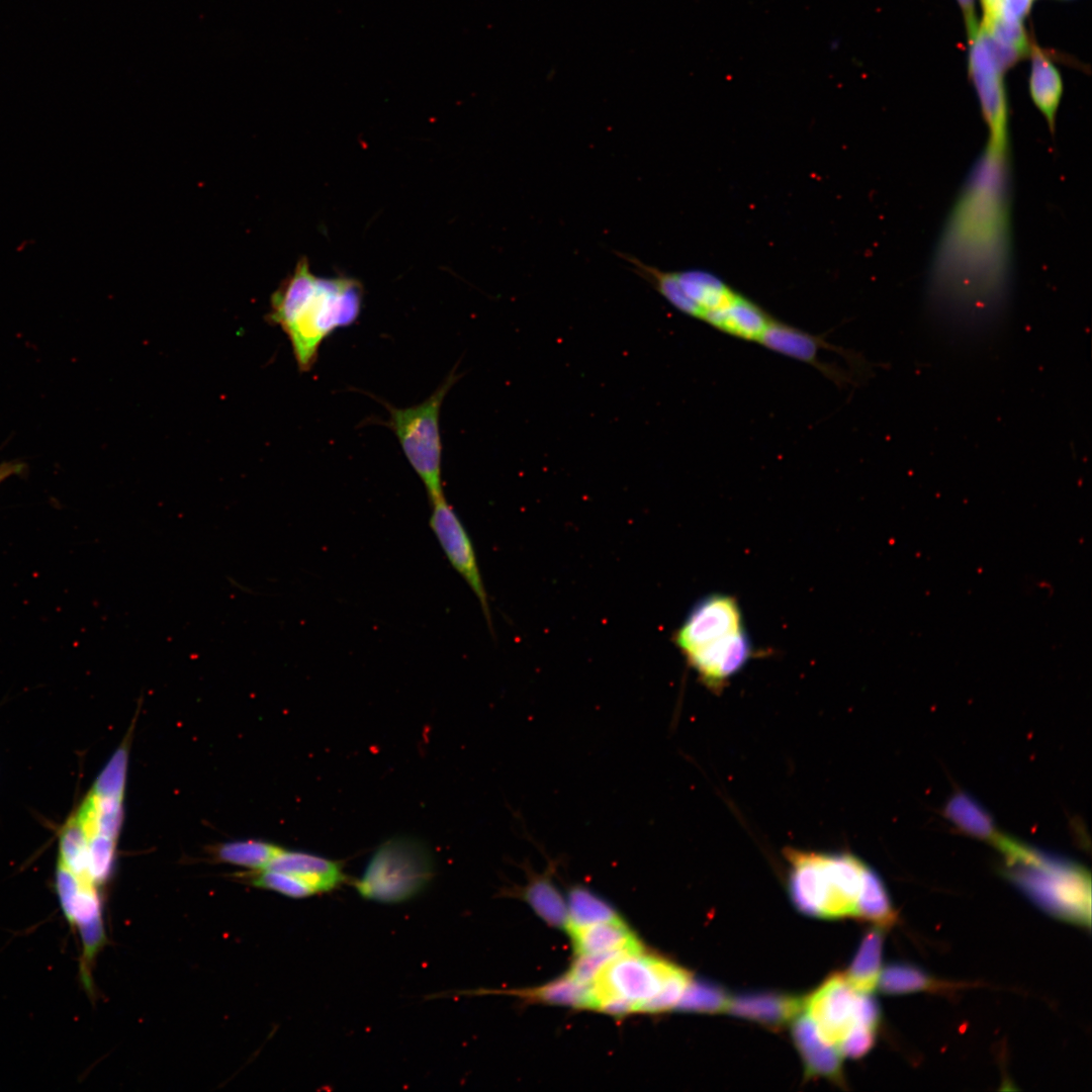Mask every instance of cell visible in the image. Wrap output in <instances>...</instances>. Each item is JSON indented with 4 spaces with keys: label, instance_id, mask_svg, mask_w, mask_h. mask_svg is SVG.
<instances>
[{
    "label": "cell",
    "instance_id": "cell-1",
    "mask_svg": "<svg viewBox=\"0 0 1092 1092\" xmlns=\"http://www.w3.org/2000/svg\"><path fill=\"white\" fill-rule=\"evenodd\" d=\"M1009 267V186L970 175L933 262L929 298L936 316L967 334L992 327L1004 307Z\"/></svg>",
    "mask_w": 1092,
    "mask_h": 1092
},
{
    "label": "cell",
    "instance_id": "cell-2",
    "mask_svg": "<svg viewBox=\"0 0 1092 1092\" xmlns=\"http://www.w3.org/2000/svg\"><path fill=\"white\" fill-rule=\"evenodd\" d=\"M362 302L359 281L318 277L310 271L307 259H301L272 294L266 320L286 334L299 371L307 372L324 340L358 320Z\"/></svg>",
    "mask_w": 1092,
    "mask_h": 1092
},
{
    "label": "cell",
    "instance_id": "cell-3",
    "mask_svg": "<svg viewBox=\"0 0 1092 1092\" xmlns=\"http://www.w3.org/2000/svg\"><path fill=\"white\" fill-rule=\"evenodd\" d=\"M994 840L1010 880L1035 904L1061 919L1090 924L1091 884L1083 868L1004 836Z\"/></svg>",
    "mask_w": 1092,
    "mask_h": 1092
},
{
    "label": "cell",
    "instance_id": "cell-4",
    "mask_svg": "<svg viewBox=\"0 0 1092 1092\" xmlns=\"http://www.w3.org/2000/svg\"><path fill=\"white\" fill-rule=\"evenodd\" d=\"M789 891L804 914L824 918L855 915L867 866L849 853L789 849Z\"/></svg>",
    "mask_w": 1092,
    "mask_h": 1092
},
{
    "label": "cell",
    "instance_id": "cell-5",
    "mask_svg": "<svg viewBox=\"0 0 1092 1092\" xmlns=\"http://www.w3.org/2000/svg\"><path fill=\"white\" fill-rule=\"evenodd\" d=\"M434 875V858L424 842L394 836L376 848L354 886L363 899L397 904L421 894Z\"/></svg>",
    "mask_w": 1092,
    "mask_h": 1092
},
{
    "label": "cell",
    "instance_id": "cell-6",
    "mask_svg": "<svg viewBox=\"0 0 1092 1092\" xmlns=\"http://www.w3.org/2000/svg\"><path fill=\"white\" fill-rule=\"evenodd\" d=\"M457 377L451 373L424 401L407 407L387 405L388 426L408 463L423 481L430 502L444 497L441 475L440 410Z\"/></svg>",
    "mask_w": 1092,
    "mask_h": 1092
},
{
    "label": "cell",
    "instance_id": "cell-7",
    "mask_svg": "<svg viewBox=\"0 0 1092 1092\" xmlns=\"http://www.w3.org/2000/svg\"><path fill=\"white\" fill-rule=\"evenodd\" d=\"M678 969L670 962L646 954L642 948L623 952L607 963L593 981V1009L605 1000L618 999L633 1012L644 1011Z\"/></svg>",
    "mask_w": 1092,
    "mask_h": 1092
},
{
    "label": "cell",
    "instance_id": "cell-8",
    "mask_svg": "<svg viewBox=\"0 0 1092 1092\" xmlns=\"http://www.w3.org/2000/svg\"><path fill=\"white\" fill-rule=\"evenodd\" d=\"M860 994L844 975L835 974L804 1000L807 1015L826 1042L838 1048L855 1026L862 1025L858 1016Z\"/></svg>",
    "mask_w": 1092,
    "mask_h": 1092
},
{
    "label": "cell",
    "instance_id": "cell-9",
    "mask_svg": "<svg viewBox=\"0 0 1092 1092\" xmlns=\"http://www.w3.org/2000/svg\"><path fill=\"white\" fill-rule=\"evenodd\" d=\"M431 506L430 527L451 565L478 599L487 625L492 630L488 599L469 534L445 496L431 503Z\"/></svg>",
    "mask_w": 1092,
    "mask_h": 1092
},
{
    "label": "cell",
    "instance_id": "cell-10",
    "mask_svg": "<svg viewBox=\"0 0 1092 1092\" xmlns=\"http://www.w3.org/2000/svg\"><path fill=\"white\" fill-rule=\"evenodd\" d=\"M743 627L740 607L728 595H710L696 604L673 635V642L687 654Z\"/></svg>",
    "mask_w": 1092,
    "mask_h": 1092
},
{
    "label": "cell",
    "instance_id": "cell-11",
    "mask_svg": "<svg viewBox=\"0 0 1092 1092\" xmlns=\"http://www.w3.org/2000/svg\"><path fill=\"white\" fill-rule=\"evenodd\" d=\"M968 39L969 74L990 132L1007 131L1008 106L1003 79L1006 70L995 57L980 26Z\"/></svg>",
    "mask_w": 1092,
    "mask_h": 1092
},
{
    "label": "cell",
    "instance_id": "cell-12",
    "mask_svg": "<svg viewBox=\"0 0 1092 1092\" xmlns=\"http://www.w3.org/2000/svg\"><path fill=\"white\" fill-rule=\"evenodd\" d=\"M753 654L751 641L744 628L715 640L687 654L688 663L704 685L719 691Z\"/></svg>",
    "mask_w": 1092,
    "mask_h": 1092
},
{
    "label": "cell",
    "instance_id": "cell-13",
    "mask_svg": "<svg viewBox=\"0 0 1092 1092\" xmlns=\"http://www.w3.org/2000/svg\"><path fill=\"white\" fill-rule=\"evenodd\" d=\"M56 890L67 921L79 934L104 927L97 886L57 861Z\"/></svg>",
    "mask_w": 1092,
    "mask_h": 1092
},
{
    "label": "cell",
    "instance_id": "cell-14",
    "mask_svg": "<svg viewBox=\"0 0 1092 1092\" xmlns=\"http://www.w3.org/2000/svg\"><path fill=\"white\" fill-rule=\"evenodd\" d=\"M758 343L771 351L813 365L836 383L841 384L843 381H847L842 372L830 365L819 362L817 353L820 349H829L842 354L844 357L850 359L852 357L848 352L840 348H834L818 336H813L774 317Z\"/></svg>",
    "mask_w": 1092,
    "mask_h": 1092
},
{
    "label": "cell",
    "instance_id": "cell-15",
    "mask_svg": "<svg viewBox=\"0 0 1092 1092\" xmlns=\"http://www.w3.org/2000/svg\"><path fill=\"white\" fill-rule=\"evenodd\" d=\"M264 870L289 874L302 881L314 894L330 892L346 880L337 861L302 851L282 849Z\"/></svg>",
    "mask_w": 1092,
    "mask_h": 1092
},
{
    "label": "cell",
    "instance_id": "cell-16",
    "mask_svg": "<svg viewBox=\"0 0 1092 1092\" xmlns=\"http://www.w3.org/2000/svg\"><path fill=\"white\" fill-rule=\"evenodd\" d=\"M793 1039L798 1048L808 1076H822L834 1081L841 1079V1055L835 1045L826 1042L808 1015L797 1017L793 1023Z\"/></svg>",
    "mask_w": 1092,
    "mask_h": 1092
},
{
    "label": "cell",
    "instance_id": "cell-17",
    "mask_svg": "<svg viewBox=\"0 0 1092 1092\" xmlns=\"http://www.w3.org/2000/svg\"><path fill=\"white\" fill-rule=\"evenodd\" d=\"M566 929L577 956L642 948L636 935L621 918L584 926H568Z\"/></svg>",
    "mask_w": 1092,
    "mask_h": 1092
},
{
    "label": "cell",
    "instance_id": "cell-18",
    "mask_svg": "<svg viewBox=\"0 0 1092 1092\" xmlns=\"http://www.w3.org/2000/svg\"><path fill=\"white\" fill-rule=\"evenodd\" d=\"M804 1000L776 993H749L730 999L728 1011L768 1027H780L796 1018Z\"/></svg>",
    "mask_w": 1092,
    "mask_h": 1092
},
{
    "label": "cell",
    "instance_id": "cell-19",
    "mask_svg": "<svg viewBox=\"0 0 1092 1092\" xmlns=\"http://www.w3.org/2000/svg\"><path fill=\"white\" fill-rule=\"evenodd\" d=\"M772 320L765 309L739 294L705 323L727 335L758 343Z\"/></svg>",
    "mask_w": 1092,
    "mask_h": 1092
},
{
    "label": "cell",
    "instance_id": "cell-20",
    "mask_svg": "<svg viewBox=\"0 0 1092 1092\" xmlns=\"http://www.w3.org/2000/svg\"><path fill=\"white\" fill-rule=\"evenodd\" d=\"M1029 55V94L1054 133L1056 114L1063 94L1062 77L1051 58L1037 44H1031Z\"/></svg>",
    "mask_w": 1092,
    "mask_h": 1092
},
{
    "label": "cell",
    "instance_id": "cell-21",
    "mask_svg": "<svg viewBox=\"0 0 1092 1092\" xmlns=\"http://www.w3.org/2000/svg\"><path fill=\"white\" fill-rule=\"evenodd\" d=\"M883 932L874 928L863 936L846 975L848 984L859 993H871L877 986L883 949Z\"/></svg>",
    "mask_w": 1092,
    "mask_h": 1092
},
{
    "label": "cell",
    "instance_id": "cell-22",
    "mask_svg": "<svg viewBox=\"0 0 1092 1092\" xmlns=\"http://www.w3.org/2000/svg\"><path fill=\"white\" fill-rule=\"evenodd\" d=\"M523 896L545 922L566 928L567 904L548 875L534 876L524 888Z\"/></svg>",
    "mask_w": 1092,
    "mask_h": 1092
},
{
    "label": "cell",
    "instance_id": "cell-23",
    "mask_svg": "<svg viewBox=\"0 0 1092 1092\" xmlns=\"http://www.w3.org/2000/svg\"><path fill=\"white\" fill-rule=\"evenodd\" d=\"M519 995L534 1001L571 1006L594 1007L592 984L579 983L568 975L539 988L520 991Z\"/></svg>",
    "mask_w": 1092,
    "mask_h": 1092
},
{
    "label": "cell",
    "instance_id": "cell-24",
    "mask_svg": "<svg viewBox=\"0 0 1092 1092\" xmlns=\"http://www.w3.org/2000/svg\"><path fill=\"white\" fill-rule=\"evenodd\" d=\"M855 915L881 926L890 925L897 917L883 881L869 867L864 871Z\"/></svg>",
    "mask_w": 1092,
    "mask_h": 1092
},
{
    "label": "cell",
    "instance_id": "cell-25",
    "mask_svg": "<svg viewBox=\"0 0 1092 1092\" xmlns=\"http://www.w3.org/2000/svg\"><path fill=\"white\" fill-rule=\"evenodd\" d=\"M58 847V861L79 878L92 882L88 871V841L75 813L63 825Z\"/></svg>",
    "mask_w": 1092,
    "mask_h": 1092
},
{
    "label": "cell",
    "instance_id": "cell-26",
    "mask_svg": "<svg viewBox=\"0 0 1092 1092\" xmlns=\"http://www.w3.org/2000/svg\"><path fill=\"white\" fill-rule=\"evenodd\" d=\"M946 817L963 831L980 838H995L991 817L978 802L966 794L954 795L946 804Z\"/></svg>",
    "mask_w": 1092,
    "mask_h": 1092
},
{
    "label": "cell",
    "instance_id": "cell-27",
    "mask_svg": "<svg viewBox=\"0 0 1092 1092\" xmlns=\"http://www.w3.org/2000/svg\"><path fill=\"white\" fill-rule=\"evenodd\" d=\"M878 982L881 991L890 995L944 988L922 969L901 963L888 966Z\"/></svg>",
    "mask_w": 1092,
    "mask_h": 1092
},
{
    "label": "cell",
    "instance_id": "cell-28",
    "mask_svg": "<svg viewBox=\"0 0 1092 1092\" xmlns=\"http://www.w3.org/2000/svg\"><path fill=\"white\" fill-rule=\"evenodd\" d=\"M568 926H584L620 918L602 898L583 887L573 888L568 895Z\"/></svg>",
    "mask_w": 1092,
    "mask_h": 1092
},
{
    "label": "cell",
    "instance_id": "cell-29",
    "mask_svg": "<svg viewBox=\"0 0 1092 1092\" xmlns=\"http://www.w3.org/2000/svg\"><path fill=\"white\" fill-rule=\"evenodd\" d=\"M283 848L262 841H235L220 845L217 858L229 863L254 870H264Z\"/></svg>",
    "mask_w": 1092,
    "mask_h": 1092
},
{
    "label": "cell",
    "instance_id": "cell-30",
    "mask_svg": "<svg viewBox=\"0 0 1092 1092\" xmlns=\"http://www.w3.org/2000/svg\"><path fill=\"white\" fill-rule=\"evenodd\" d=\"M729 1002L722 987L705 980H691L675 1007L681 1011L713 1013L728 1009Z\"/></svg>",
    "mask_w": 1092,
    "mask_h": 1092
},
{
    "label": "cell",
    "instance_id": "cell-31",
    "mask_svg": "<svg viewBox=\"0 0 1092 1092\" xmlns=\"http://www.w3.org/2000/svg\"><path fill=\"white\" fill-rule=\"evenodd\" d=\"M127 759V747L121 745L99 774L90 791L101 796L123 798Z\"/></svg>",
    "mask_w": 1092,
    "mask_h": 1092
},
{
    "label": "cell",
    "instance_id": "cell-32",
    "mask_svg": "<svg viewBox=\"0 0 1092 1092\" xmlns=\"http://www.w3.org/2000/svg\"><path fill=\"white\" fill-rule=\"evenodd\" d=\"M252 883L257 887L273 890L295 899L314 895V892L299 879L273 870H261L252 880Z\"/></svg>",
    "mask_w": 1092,
    "mask_h": 1092
},
{
    "label": "cell",
    "instance_id": "cell-33",
    "mask_svg": "<svg viewBox=\"0 0 1092 1092\" xmlns=\"http://www.w3.org/2000/svg\"><path fill=\"white\" fill-rule=\"evenodd\" d=\"M623 952L626 951L580 954L572 964V967L567 975L579 983L592 984L600 971L603 969V967L611 960Z\"/></svg>",
    "mask_w": 1092,
    "mask_h": 1092
},
{
    "label": "cell",
    "instance_id": "cell-34",
    "mask_svg": "<svg viewBox=\"0 0 1092 1092\" xmlns=\"http://www.w3.org/2000/svg\"><path fill=\"white\" fill-rule=\"evenodd\" d=\"M876 1029L864 1025L855 1026L839 1044L840 1054L853 1059L866 1055L875 1043Z\"/></svg>",
    "mask_w": 1092,
    "mask_h": 1092
},
{
    "label": "cell",
    "instance_id": "cell-35",
    "mask_svg": "<svg viewBox=\"0 0 1092 1092\" xmlns=\"http://www.w3.org/2000/svg\"><path fill=\"white\" fill-rule=\"evenodd\" d=\"M1032 0H1001V14L1007 18L1022 20L1031 7Z\"/></svg>",
    "mask_w": 1092,
    "mask_h": 1092
},
{
    "label": "cell",
    "instance_id": "cell-36",
    "mask_svg": "<svg viewBox=\"0 0 1092 1092\" xmlns=\"http://www.w3.org/2000/svg\"><path fill=\"white\" fill-rule=\"evenodd\" d=\"M964 16L968 38L972 37L979 28L976 15V0H957Z\"/></svg>",
    "mask_w": 1092,
    "mask_h": 1092
},
{
    "label": "cell",
    "instance_id": "cell-37",
    "mask_svg": "<svg viewBox=\"0 0 1092 1092\" xmlns=\"http://www.w3.org/2000/svg\"><path fill=\"white\" fill-rule=\"evenodd\" d=\"M19 469L20 468L18 467L17 464H12V463L7 464L6 463V464L0 465V483L4 479H6L8 476H10V475L14 474L15 472H17Z\"/></svg>",
    "mask_w": 1092,
    "mask_h": 1092
}]
</instances>
